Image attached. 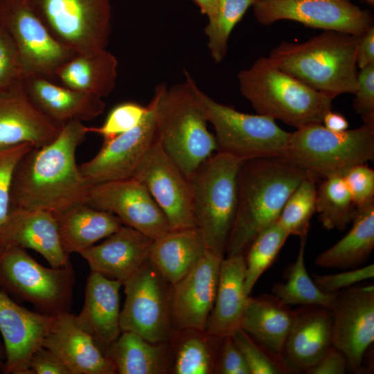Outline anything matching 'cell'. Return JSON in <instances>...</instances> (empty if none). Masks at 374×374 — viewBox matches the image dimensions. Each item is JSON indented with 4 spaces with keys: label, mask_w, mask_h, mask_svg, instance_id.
<instances>
[{
    "label": "cell",
    "mask_w": 374,
    "mask_h": 374,
    "mask_svg": "<svg viewBox=\"0 0 374 374\" xmlns=\"http://www.w3.org/2000/svg\"><path fill=\"white\" fill-rule=\"evenodd\" d=\"M289 234L276 221L251 242L246 251V271L244 289L250 295L254 285L262 274L271 266Z\"/></svg>",
    "instance_id": "cell-37"
},
{
    "label": "cell",
    "mask_w": 374,
    "mask_h": 374,
    "mask_svg": "<svg viewBox=\"0 0 374 374\" xmlns=\"http://www.w3.org/2000/svg\"><path fill=\"white\" fill-rule=\"evenodd\" d=\"M360 37L323 30L302 43L282 42L268 57L280 70L334 99L356 92Z\"/></svg>",
    "instance_id": "cell-3"
},
{
    "label": "cell",
    "mask_w": 374,
    "mask_h": 374,
    "mask_svg": "<svg viewBox=\"0 0 374 374\" xmlns=\"http://www.w3.org/2000/svg\"><path fill=\"white\" fill-rule=\"evenodd\" d=\"M245 271L244 253L222 258L215 301L205 330L208 335L223 339L240 328L249 296L244 289Z\"/></svg>",
    "instance_id": "cell-27"
},
{
    "label": "cell",
    "mask_w": 374,
    "mask_h": 374,
    "mask_svg": "<svg viewBox=\"0 0 374 374\" xmlns=\"http://www.w3.org/2000/svg\"><path fill=\"white\" fill-rule=\"evenodd\" d=\"M186 80L168 88L157 85L159 139L168 157L190 179L217 146L196 94L197 84L185 71Z\"/></svg>",
    "instance_id": "cell-4"
},
{
    "label": "cell",
    "mask_w": 374,
    "mask_h": 374,
    "mask_svg": "<svg viewBox=\"0 0 374 374\" xmlns=\"http://www.w3.org/2000/svg\"><path fill=\"white\" fill-rule=\"evenodd\" d=\"M357 208L374 204V170L366 163L356 165L342 175Z\"/></svg>",
    "instance_id": "cell-43"
},
{
    "label": "cell",
    "mask_w": 374,
    "mask_h": 374,
    "mask_svg": "<svg viewBox=\"0 0 374 374\" xmlns=\"http://www.w3.org/2000/svg\"><path fill=\"white\" fill-rule=\"evenodd\" d=\"M215 373L250 374L243 355L231 335L222 340L217 353Z\"/></svg>",
    "instance_id": "cell-47"
},
{
    "label": "cell",
    "mask_w": 374,
    "mask_h": 374,
    "mask_svg": "<svg viewBox=\"0 0 374 374\" xmlns=\"http://www.w3.org/2000/svg\"><path fill=\"white\" fill-rule=\"evenodd\" d=\"M222 258L206 250L199 262L172 285L170 318L174 331L206 330Z\"/></svg>",
    "instance_id": "cell-18"
},
{
    "label": "cell",
    "mask_w": 374,
    "mask_h": 374,
    "mask_svg": "<svg viewBox=\"0 0 374 374\" xmlns=\"http://www.w3.org/2000/svg\"><path fill=\"white\" fill-rule=\"evenodd\" d=\"M306 238H301L297 257L285 271V281L275 283L272 294L288 306L317 305L332 310L337 292L322 291L308 274L305 265Z\"/></svg>",
    "instance_id": "cell-35"
},
{
    "label": "cell",
    "mask_w": 374,
    "mask_h": 374,
    "mask_svg": "<svg viewBox=\"0 0 374 374\" xmlns=\"http://www.w3.org/2000/svg\"><path fill=\"white\" fill-rule=\"evenodd\" d=\"M75 274L71 263L61 267H44L26 249H0V290L30 303L36 311L55 317L69 311Z\"/></svg>",
    "instance_id": "cell-8"
},
{
    "label": "cell",
    "mask_w": 374,
    "mask_h": 374,
    "mask_svg": "<svg viewBox=\"0 0 374 374\" xmlns=\"http://www.w3.org/2000/svg\"><path fill=\"white\" fill-rule=\"evenodd\" d=\"M240 90L258 114L302 128L322 124L332 98L303 84L261 57L238 74Z\"/></svg>",
    "instance_id": "cell-5"
},
{
    "label": "cell",
    "mask_w": 374,
    "mask_h": 374,
    "mask_svg": "<svg viewBox=\"0 0 374 374\" xmlns=\"http://www.w3.org/2000/svg\"><path fill=\"white\" fill-rule=\"evenodd\" d=\"M87 204L113 213L153 240L172 229L146 187L134 178L96 184Z\"/></svg>",
    "instance_id": "cell-16"
},
{
    "label": "cell",
    "mask_w": 374,
    "mask_h": 374,
    "mask_svg": "<svg viewBox=\"0 0 374 374\" xmlns=\"http://www.w3.org/2000/svg\"><path fill=\"white\" fill-rule=\"evenodd\" d=\"M231 336L242 354L250 374L290 373L280 359L258 343L243 329L238 328Z\"/></svg>",
    "instance_id": "cell-40"
},
{
    "label": "cell",
    "mask_w": 374,
    "mask_h": 374,
    "mask_svg": "<svg viewBox=\"0 0 374 374\" xmlns=\"http://www.w3.org/2000/svg\"><path fill=\"white\" fill-rule=\"evenodd\" d=\"M350 231L341 240L315 258L325 268L356 267L371 254L374 247V204L357 208Z\"/></svg>",
    "instance_id": "cell-33"
},
{
    "label": "cell",
    "mask_w": 374,
    "mask_h": 374,
    "mask_svg": "<svg viewBox=\"0 0 374 374\" xmlns=\"http://www.w3.org/2000/svg\"><path fill=\"white\" fill-rule=\"evenodd\" d=\"M295 311L282 362L289 372H306L332 346V312L317 305L301 306Z\"/></svg>",
    "instance_id": "cell-23"
},
{
    "label": "cell",
    "mask_w": 374,
    "mask_h": 374,
    "mask_svg": "<svg viewBox=\"0 0 374 374\" xmlns=\"http://www.w3.org/2000/svg\"><path fill=\"white\" fill-rule=\"evenodd\" d=\"M199 6L202 14L206 15L208 19L212 18L217 8V0H193Z\"/></svg>",
    "instance_id": "cell-52"
},
{
    "label": "cell",
    "mask_w": 374,
    "mask_h": 374,
    "mask_svg": "<svg viewBox=\"0 0 374 374\" xmlns=\"http://www.w3.org/2000/svg\"><path fill=\"white\" fill-rule=\"evenodd\" d=\"M253 8L256 19L263 25L292 20L357 36L373 26L371 15L350 0H258Z\"/></svg>",
    "instance_id": "cell-14"
},
{
    "label": "cell",
    "mask_w": 374,
    "mask_h": 374,
    "mask_svg": "<svg viewBox=\"0 0 374 374\" xmlns=\"http://www.w3.org/2000/svg\"><path fill=\"white\" fill-rule=\"evenodd\" d=\"M42 346L53 352L70 374H114L112 360L95 339L80 328L69 311L55 317Z\"/></svg>",
    "instance_id": "cell-22"
},
{
    "label": "cell",
    "mask_w": 374,
    "mask_h": 374,
    "mask_svg": "<svg viewBox=\"0 0 374 374\" xmlns=\"http://www.w3.org/2000/svg\"><path fill=\"white\" fill-rule=\"evenodd\" d=\"M317 181L343 175L349 168L374 159V126L332 132L323 124L290 134L283 157Z\"/></svg>",
    "instance_id": "cell-7"
},
{
    "label": "cell",
    "mask_w": 374,
    "mask_h": 374,
    "mask_svg": "<svg viewBox=\"0 0 374 374\" xmlns=\"http://www.w3.org/2000/svg\"><path fill=\"white\" fill-rule=\"evenodd\" d=\"M33 148L32 144L24 143L0 150V226L6 218L10 208V191L15 168Z\"/></svg>",
    "instance_id": "cell-42"
},
{
    "label": "cell",
    "mask_w": 374,
    "mask_h": 374,
    "mask_svg": "<svg viewBox=\"0 0 374 374\" xmlns=\"http://www.w3.org/2000/svg\"><path fill=\"white\" fill-rule=\"evenodd\" d=\"M121 282L91 271L87 280L84 301L78 315V326L89 334L104 351L120 335Z\"/></svg>",
    "instance_id": "cell-25"
},
{
    "label": "cell",
    "mask_w": 374,
    "mask_h": 374,
    "mask_svg": "<svg viewBox=\"0 0 374 374\" xmlns=\"http://www.w3.org/2000/svg\"><path fill=\"white\" fill-rule=\"evenodd\" d=\"M28 369L29 374H70L59 357L43 346L39 347L32 355Z\"/></svg>",
    "instance_id": "cell-48"
},
{
    "label": "cell",
    "mask_w": 374,
    "mask_h": 374,
    "mask_svg": "<svg viewBox=\"0 0 374 374\" xmlns=\"http://www.w3.org/2000/svg\"><path fill=\"white\" fill-rule=\"evenodd\" d=\"M206 250L204 235L197 226L171 229L153 240L149 260L173 285L199 262Z\"/></svg>",
    "instance_id": "cell-29"
},
{
    "label": "cell",
    "mask_w": 374,
    "mask_h": 374,
    "mask_svg": "<svg viewBox=\"0 0 374 374\" xmlns=\"http://www.w3.org/2000/svg\"><path fill=\"white\" fill-rule=\"evenodd\" d=\"M357 65L360 69L374 65V26L360 37L357 51Z\"/></svg>",
    "instance_id": "cell-50"
},
{
    "label": "cell",
    "mask_w": 374,
    "mask_h": 374,
    "mask_svg": "<svg viewBox=\"0 0 374 374\" xmlns=\"http://www.w3.org/2000/svg\"><path fill=\"white\" fill-rule=\"evenodd\" d=\"M6 360L5 348L0 344V371H2Z\"/></svg>",
    "instance_id": "cell-53"
},
{
    "label": "cell",
    "mask_w": 374,
    "mask_h": 374,
    "mask_svg": "<svg viewBox=\"0 0 374 374\" xmlns=\"http://www.w3.org/2000/svg\"><path fill=\"white\" fill-rule=\"evenodd\" d=\"M158 101L159 93L155 89L141 123L103 141L100 151L79 166L82 174L95 184L132 178L159 139Z\"/></svg>",
    "instance_id": "cell-13"
},
{
    "label": "cell",
    "mask_w": 374,
    "mask_h": 374,
    "mask_svg": "<svg viewBox=\"0 0 374 374\" xmlns=\"http://www.w3.org/2000/svg\"><path fill=\"white\" fill-rule=\"evenodd\" d=\"M317 181L308 175L286 201L277 222L289 235L307 238L316 211Z\"/></svg>",
    "instance_id": "cell-39"
},
{
    "label": "cell",
    "mask_w": 374,
    "mask_h": 374,
    "mask_svg": "<svg viewBox=\"0 0 374 374\" xmlns=\"http://www.w3.org/2000/svg\"><path fill=\"white\" fill-rule=\"evenodd\" d=\"M368 3H369L370 5H373L374 3V0H365Z\"/></svg>",
    "instance_id": "cell-54"
},
{
    "label": "cell",
    "mask_w": 374,
    "mask_h": 374,
    "mask_svg": "<svg viewBox=\"0 0 374 374\" xmlns=\"http://www.w3.org/2000/svg\"><path fill=\"white\" fill-rule=\"evenodd\" d=\"M132 178L146 187L172 229L197 226L190 181L168 157L159 139Z\"/></svg>",
    "instance_id": "cell-15"
},
{
    "label": "cell",
    "mask_w": 374,
    "mask_h": 374,
    "mask_svg": "<svg viewBox=\"0 0 374 374\" xmlns=\"http://www.w3.org/2000/svg\"><path fill=\"white\" fill-rule=\"evenodd\" d=\"M62 127L46 117L26 93L23 80L0 91V150L53 141Z\"/></svg>",
    "instance_id": "cell-20"
},
{
    "label": "cell",
    "mask_w": 374,
    "mask_h": 374,
    "mask_svg": "<svg viewBox=\"0 0 374 374\" xmlns=\"http://www.w3.org/2000/svg\"><path fill=\"white\" fill-rule=\"evenodd\" d=\"M324 127L332 132H343L348 130V122L344 115L340 113L328 111L323 116V123Z\"/></svg>",
    "instance_id": "cell-51"
},
{
    "label": "cell",
    "mask_w": 374,
    "mask_h": 374,
    "mask_svg": "<svg viewBox=\"0 0 374 374\" xmlns=\"http://www.w3.org/2000/svg\"><path fill=\"white\" fill-rule=\"evenodd\" d=\"M332 312V345L345 355L353 371H359L374 341L373 285L337 292Z\"/></svg>",
    "instance_id": "cell-17"
},
{
    "label": "cell",
    "mask_w": 374,
    "mask_h": 374,
    "mask_svg": "<svg viewBox=\"0 0 374 374\" xmlns=\"http://www.w3.org/2000/svg\"><path fill=\"white\" fill-rule=\"evenodd\" d=\"M119 374H162L170 364L168 341L153 343L132 332H121L105 350Z\"/></svg>",
    "instance_id": "cell-31"
},
{
    "label": "cell",
    "mask_w": 374,
    "mask_h": 374,
    "mask_svg": "<svg viewBox=\"0 0 374 374\" xmlns=\"http://www.w3.org/2000/svg\"><path fill=\"white\" fill-rule=\"evenodd\" d=\"M258 0H217L215 15L205 27L208 47L216 63L224 58L229 36L246 11Z\"/></svg>",
    "instance_id": "cell-38"
},
{
    "label": "cell",
    "mask_w": 374,
    "mask_h": 374,
    "mask_svg": "<svg viewBox=\"0 0 374 374\" xmlns=\"http://www.w3.org/2000/svg\"><path fill=\"white\" fill-rule=\"evenodd\" d=\"M315 206L319 221L327 229H344L357 211L342 175L339 174L321 180Z\"/></svg>",
    "instance_id": "cell-36"
},
{
    "label": "cell",
    "mask_w": 374,
    "mask_h": 374,
    "mask_svg": "<svg viewBox=\"0 0 374 374\" xmlns=\"http://www.w3.org/2000/svg\"><path fill=\"white\" fill-rule=\"evenodd\" d=\"M118 62L107 49L91 55L77 54L56 73L62 85L103 98L116 86Z\"/></svg>",
    "instance_id": "cell-32"
},
{
    "label": "cell",
    "mask_w": 374,
    "mask_h": 374,
    "mask_svg": "<svg viewBox=\"0 0 374 374\" xmlns=\"http://www.w3.org/2000/svg\"><path fill=\"white\" fill-rule=\"evenodd\" d=\"M147 112V107L134 102H125L115 106L98 127H88L89 133H96L109 141L139 125Z\"/></svg>",
    "instance_id": "cell-41"
},
{
    "label": "cell",
    "mask_w": 374,
    "mask_h": 374,
    "mask_svg": "<svg viewBox=\"0 0 374 374\" xmlns=\"http://www.w3.org/2000/svg\"><path fill=\"white\" fill-rule=\"evenodd\" d=\"M153 239L123 224L100 244L80 254L91 271L117 280L122 284L149 260Z\"/></svg>",
    "instance_id": "cell-24"
},
{
    "label": "cell",
    "mask_w": 374,
    "mask_h": 374,
    "mask_svg": "<svg viewBox=\"0 0 374 374\" xmlns=\"http://www.w3.org/2000/svg\"><path fill=\"white\" fill-rule=\"evenodd\" d=\"M23 86L37 108L60 127L72 121H91L105 108L103 98L42 77L24 78Z\"/></svg>",
    "instance_id": "cell-26"
},
{
    "label": "cell",
    "mask_w": 374,
    "mask_h": 374,
    "mask_svg": "<svg viewBox=\"0 0 374 374\" xmlns=\"http://www.w3.org/2000/svg\"><path fill=\"white\" fill-rule=\"evenodd\" d=\"M22 80L16 46L10 35L0 26V91Z\"/></svg>",
    "instance_id": "cell-44"
},
{
    "label": "cell",
    "mask_w": 374,
    "mask_h": 374,
    "mask_svg": "<svg viewBox=\"0 0 374 374\" xmlns=\"http://www.w3.org/2000/svg\"><path fill=\"white\" fill-rule=\"evenodd\" d=\"M354 94L355 111L364 124L374 126V65L361 69L357 73V88Z\"/></svg>",
    "instance_id": "cell-45"
},
{
    "label": "cell",
    "mask_w": 374,
    "mask_h": 374,
    "mask_svg": "<svg viewBox=\"0 0 374 374\" xmlns=\"http://www.w3.org/2000/svg\"><path fill=\"white\" fill-rule=\"evenodd\" d=\"M295 315V310L273 294L256 297L249 295L240 328L282 362L285 344Z\"/></svg>",
    "instance_id": "cell-28"
},
{
    "label": "cell",
    "mask_w": 374,
    "mask_h": 374,
    "mask_svg": "<svg viewBox=\"0 0 374 374\" xmlns=\"http://www.w3.org/2000/svg\"><path fill=\"white\" fill-rule=\"evenodd\" d=\"M123 286L125 299L120 314L121 332H134L153 343L168 341L174 332L172 284L148 260Z\"/></svg>",
    "instance_id": "cell-12"
},
{
    "label": "cell",
    "mask_w": 374,
    "mask_h": 374,
    "mask_svg": "<svg viewBox=\"0 0 374 374\" xmlns=\"http://www.w3.org/2000/svg\"><path fill=\"white\" fill-rule=\"evenodd\" d=\"M308 175L281 157L245 160L239 174L238 202L226 253H244L255 238L276 222L291 194Z\"/></svg>",
    "instance_id": "cell-2"
},
{
    "label": "cell",
    "mask_w": 374,
    "mask_h": 374,
    "mask_svg": "<svg viewBox=\"0 0 374 374\" xmlns=\"http://www.w3.org/2000/svg\"><path fill=\"white\" fill-rule=\"evenodd\" d=\"M0 26L16 46L23 80L35 76L53 81L58 69L77 55L51 35L25 0H0Z\"/></svg>",
    "instance_id": "cell-11"
},
{
    "label": "cell",
    "mask_w": 374,
    "mask_h": 374,
    "mask_svg": "<svg viewBox=\"0 0 374 374\" xmlns=\"http://www.w3.org/2000/svg\"><path fill=\"white\" fill-rule=\"evenodd\" d=\"M51 35L77 54L105 50L111 33L110 0H25Z\"/></svg>",
    "instance_id": "cell-10"
},
{
    "label": "cell",
    "mask_w": 374,
    "mask_h": 374,
    "mask_svg": "<svg viewBox=\"0 0 374 374\" xmlns=\"http://www.w3.org/2000/svg\"><path fill=\"white\" fill-rule=\"evenodd\" d=\"M374 265L371 264L352 270L326 275H313V280L322 291L335 293L352 287L359 282L373 278Z\"/></svg>",
    "instance_id": "cell-46"
},
{
    "label": "cell",
    "mask_w": 374,
    "mask_h": 374,
    "mask_svg": "<svg viewBox=\"0 0 374 374\" xmlns=\"http://www.w3.org/2000/svg\"><path fill=\"white\" fill-rule=\"evenodd\" d=\"M10 247L36 251L51 267L71 263L62 245L55 215L47 211L10 208L0 226V249Z\"/></svg>",
    "instance_id": "cell-21"
},
{
    "label": "cell",
    "mask_w": 374,
    "mask_h": 374,
    "mask_svg": "<svg viewBox=\"0 0 374 374\" xmlns=\"http://www.w3.org/2000/svg\"><path fill=\"white\" fill-rule=\"evenodd\" d=\"M88 133L83 122L72 121L53 141L26 153L13 174L10 208L57 214L87 204L96 184L80 172L75 153Z\"/></svg>",
    "instance_id": "cell-1"
},
{
    "label": "cell",
    "mask_w": 374,
    "mask_h": 374,
    "mask_svg": "<svg viewBox=\"0 0 374 374\" xmlns=\"http://www.w3.org/2000/svg\"><path fill=\"white\" fill-rule=\"evenodd\" d=\"M348 366L345 355L331 346L321 358L305 373L308 374H344Z\"/></svg>",
    "instance_id": "cell-49"
},
{
    "label": "cell",
    "mask_w": 374,
    "mask_h": 374,
    "mask_svg": "<svg viewBox=\"0 0 374 374\" xmlns=\"http://www.w3.org/2000/svg\"><path fill=\"white\" fill-rule=\"evenodd\" d=\"M195 91L207 121L215 131L217 151L243 160L283 157L290 132L281 129L275 120L221 104L197 86Z\"/></svg>",
    "instance_id": "cell-9"
},
{
    "label": "cell",
    "mask_w": 374,
    "mask_h": 374,
    "mask_svg": "<svg viewBox=\"0 0 374 374\" xmlns=\"http://www.w3.org/2000/svg\"><path fill=\"white\" fill-rule=\"evenodd\" d=\"M245 160L217 151L190 179L194 215L207 250L224 257L238 202V180Z\"/></svg>",
    "instance_id": "cell-6"
},
{
    "label": "cell",
    "mask_w": 374,
    "mask_h": 374,
    "mask_svg": "<svg viewBox=\"0 0 374 374\" xmlns=\"http://www.w3.org/2000/svg\"><path fill=\"white\" fill-rule=\"evenodd\" d=\"M54 215L62 245L69 256L74 252L80 253L123 224L113 213L87 204L76 205Z\"/></svg>",
    "instance_id": "cell-30"
},
{
    "label": "cell",
    "mask_w": 374,
    "mask_h": 374,
    "mask_svg": "<svg viewBox=\"0 0 374 374\" xmlns=\"http://www.w3.org/2000/svg\"><path fill=\"white\" fill-rule=\"evenodd\" d=\"M54 317L30 311L0 290V332L6 360L1 372L29 374L28 364L50 330Z\"/></svg>",
    "instance_id": "cell-19"
},
{
    "label": "cell",
    "mask_w": 374,
    "mask_h": 374,
    "mask_svg": "<svg viewBox=\"0 0 374 374\" xmlns=\"http://www.w3.org/2000/svg\"><path fill=\"white\" fill-rule=\"evenodd\" d=\"M222 339L206 331H174L168 341L170 349L168 371L174 374H211L215 373Z\"/></svg>",
    "instance_id": "cell-34"
}]
</instances>
